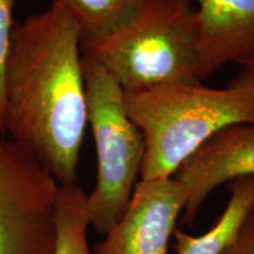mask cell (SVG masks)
Instances as JSON below:
<instances>
[{"mask_svg":"<svg viewBox=\"0 0 254 254\" xmlns=\"http://www.w3.org/2000/svg\"><path fill=\"white\" fill-rule=\"evenodd\" d=\"M4 134L33 153L59 186L75 185L87 128L80 34L51 5L12 31L4 74Z\"/></svg>","mask_w":254,"mask_h":254,"instance_id":"6da1fadb","label":"cell"},{"mask_svg":"<svg viewBox=\"0 0 254 254\" xmlns=\"http://www.w3.org/2000/svg\"><path fill=\"white\" fill-rule=\"evenodd\" d=\"M125 104L145 139L141 179L173 177L218 133L254 124V60L224 87L166 85L125 92Z\"/></svg>","mask_w":254,"mask_h":254,"instance_id":"7a4b0ae2","label":"cell"},{"mask_svg":"<svg viewBox=\"0 0 254 254\" xmlns=\"http://www.w3.org/2000/svg\"><path fill=\"white\" fill-rule=\"evenodd\" d=\"M198 21L190 0H140L134 12L106 37L81 47L125 92L198 78Z\"/></svg>","mask_w":254,"mask_h":254,"instance_id":"3957f363","label":"cell"},{"mask_svg":"<svg viewBox=\"0 0 254 254\" xmlns=\"http://www.w3.org/2000/svg\"><path fill=\"white\" fill-rule=\"evenodd\" d=\"M87 126L98 159L97 183L87 194L91 226L106 234L131 199L145 157V139L127 112L125 91L92 57L82 55Z\"/></svg>","mask_w":254,"mask_h":254,"instance_id":"277c9868","label":"cell"},{"mask_svg":"<svg viewBox=\"0 0 254 254\" xmlns=\"http://www.w3.org/2000/svg\"><path fill=\"white\" fill-rule=\"evenodd\" d=\"M58 190L33 153L0 133V254H55Z\"/></svg>","mask_w":254,"mask_h":254,"instance_id":"5b68a950","label":"cell"},{"mask_svg":"<svg viewBox=\"0 0 254 254\" xmlns=\"http://www.w3.org/2000/svg\"><path fill=\"white\" fill-rule=\"evenodd\" d=\"M185 193L174 177L135 184L123 217L93 254H167Z\"/></svg>","mask_w":254,"mask_h":254,"instance_id":"8992f818","label":"cell"},{"mask_svg":"<svg viewBox=\"0 0 254 254\" xmlns=\"http://www.w3.org/2000/svg\"><path fill=\"white\" fill-rule=\"evenodd\" d=\"M185 193L183 221L193 226L205 200L215 189L254 177V124L228 127L200 147L173 176Z\"/></svg>","mask_w":254,"mask_h":254,"instance_id":"52a82bcc","label":"cell"},{"mask_svg":"<svg viewBox=\"0 0 254 254\" xmlns=\"http://www.w3.org/2000/svg\"><path fill=\"white\" fill-rule=\"evenodd\" d=\"M198 21V78L254 60V0H190Z\"/></svg>","mask_w":254,"mask_h":254,"instance_id":"ba28073f","label":"cell"},{"mask_svg":"<svg viewBox=\"0 0 254 254\" xmlns=\"http://www.w3.org/2000/svg\"><path fill=\"white\" fill-rule=\"evenodd\" d=\"M230 200L215 226L200 237L174 231L178 254H221L236 240L254 205V177H243L228 183Z\"/></svg>","mask_w":254,"mask_h":254,"instance_id":"9c48e42d","label":"cell"},{"mask_svg":"<svg viewBox=\"0 0 254 254\" xmlns=\"http://www.w3.org/2000/svg\"><path fill=\"white\" fill-rule=\"evenodd\" d=\"M77 25L81 47L106 37L131 15L140 0H51Z\"/></svg>","mask_w":254,"mask_h":254,"instance_id":"30bf717a","label":"cell"},{"mask_svg":"<svg viewBox=\"0 0 254 254\" xmlns=\"http://www.w3.org/2000/svg\"><path fill=\"white\" fill-rule=\"evenodd\" d=\"M55 254H93L87 240L91 226L87 194L80 186H59L56 200Z\"/></svg>","mask_w":254,"mask_h":254,"instance_id":"8fae6325","label":"cell"},{"mask_svg":"<svg viewBox=\"0 0 254 254\" xmlns=\"http://www.w3.org/2000/svg\"><path fill=\"white\" fill-rule=\"evenodd\" d=\"M15 0H0V133L4 135V74L7 59L13 23V7Z\"/></svg>","mask_w":254,"mask_h":254,"instance_id":"7c38bea8","label":"cell"}]
</instances>
